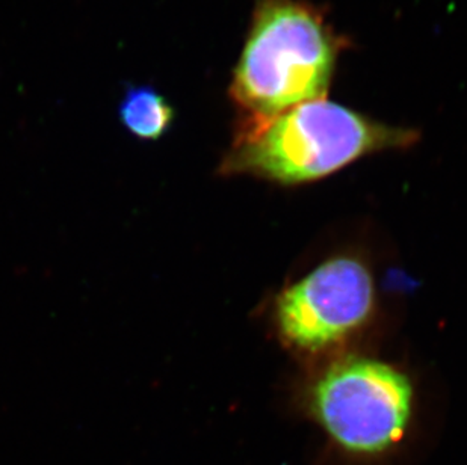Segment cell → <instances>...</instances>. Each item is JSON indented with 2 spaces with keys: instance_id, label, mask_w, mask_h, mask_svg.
<instances>
[{
  "instance_id": "6da1fadb",
  "label": "cell",
  "mask_w": 467,
  "mask_h": 465,
  "mask_svg": "<svg viewBox=\"0 0 467 465\" xmlns=\"http://www.w3.org/2000/svg\"><path fill=\"white\" fill-rule=\"evenodd\" d=\"M348 40L306 0H254L229 87L241 123H260L324 98Z\"/></svg>"
},
{
  "instance_id": "7a4b0ae2",
  "label": "cell",
  "mask_w": 467,
  "mask_h": 465,
  "mask_svg": "<svg viewBox=\"0 0 467 465\" xmlns=\"http://www.w3.org/2000/svg\"><path fill=\"white\" fill-rule=\"evenodd\" d=\"M418 138L411 129L393 128L317 98L266 121L239 124L218 172L301 185L330 176L368 154L407 149Z\"/></svg>"
},
{
  "instance_id": "3957f363",
  "label": "cell",
  "mask_w": 467,
  "mask_h": 465,
  "mask_svg": "<svg viewBox=\"0 0 467 465\" xmlns=\"http://www.w3.org/2000/svg\"><path fill=\"white\" fill-rule=\"evenodd\" d=\"M413 391L400 370L381 361L349 358L327 370L310 398L313 418L351 457L379 458L401 443Z\"/></svg>"
},
{
  "instance_id": "277c9868",
  "label": "cell",
  "mask_w": 467,
  "mask_h": 465,
  "mask_svg": "<svg viewBox=\"0 0 467 465\" xmlns=\"http://www.w3.org/2000/svg\"><path fill=\"white\" fill-rule=\"evenodd\" d=\"M372 307L374 283L368 268L351 257H337L285 290L275 315L289 345L321 351L360 328Z\"/></svg>"
},
{
  "instance_id": "5b68a950",
  "label": "cell",
  "mask_w": 467,
  "mask_h": 465,
  "mask_svg": "<svg viewBox=\"0 0 467 465\" xmlns=\"http://www.w3.org/2000/svg\"><path fill=\"white\" fill-rule=\"evenodd\" d=\"M119 121L133 138L158 140L171 129L176 112L153 87H129L119 106Z\"/></svg>"
}]
</instances>
